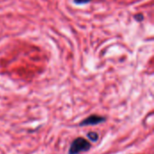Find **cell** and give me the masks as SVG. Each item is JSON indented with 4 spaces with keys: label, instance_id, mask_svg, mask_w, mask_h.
I'll use <instances>...</instances> for the list:
<instances>
[{
    "label": "cell",
    "instance_id": "5",
    "mask_svg": "<svg viewBox=\"0 0 154 154\" xmlns=\"http://www.w3.org/2000/svg\"><path fill=\"white\" fill-rule=\"evenodd\" d=\"M134 18L137 22H139V23H140V22L143 21L144 16H143V14H134Z\"/></svg>",
    "mask_w": 154,
    "mask_h": 154
},
{
    "label": "cell",
    "instance_id": "2",
    "mask_svg": "<svg viewBox=\"0 0 154 154\" xmlns=\"http://www.w3.org/2000/svg\"><path fill=\"white\" fill-rule=\"evenodd\" d=\"M106 121V117L103 116L98 115H91L85 118L83 121H81L79 124V126L84 127V126H89V125H97L100 124H103Z\"/></svg>",
    "mask_w": 154,
    "mask_h": 154
},
{
    "label": "cell",
    "instance_id": "4",
    "mask_svg": "<svg viewBox=\"0 0 154 154\" xmlns=\"http://www.w3.org/2000/svg\"><path fill=\"white\" fill-rule=\"evenodd\" d=\"M74 3L78 5H86V4H88L90 3L92 0H73Z\"/></svg>",
    "mask_w": 154,
    "mask_h": 154
},
{
    "label": "cell",
    "instance_id": "3",
    "mask_svg": "<svg viewBox=\"0 0 154 154\" xmlns=\"http://www.w3.org/2000/svg\"><path fill=\"white\" fill-rule=\"evenodd\" d=\"M87 136L89 139V141H91L92 143H97L98 141V139H99V135L96 132H89L87 134Z\"/></svg>",
    "mask_w": 154,
    "mask_h": 154
},
{
    "label": "cell",
    "instance_id": "1",
    "mask_svg": "<svg viewBox=\"0 0 154 154\" xmlns=\"http://www.w3.org/2000/svg\"><path fill=\"white\" fill-rule=\"evenodd\" d=\"M91 149V143L82 137H78L71 143L68 154H80L88 152Z\"/></svg>",
    "mask_w": 154,
    "mask_h": 154
}]
</instances>
